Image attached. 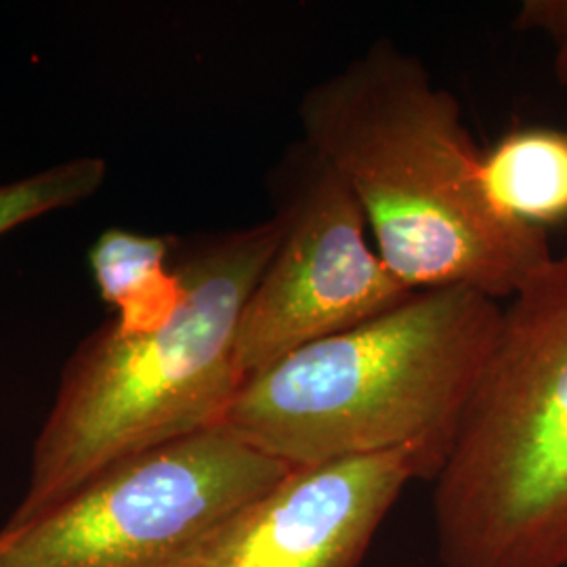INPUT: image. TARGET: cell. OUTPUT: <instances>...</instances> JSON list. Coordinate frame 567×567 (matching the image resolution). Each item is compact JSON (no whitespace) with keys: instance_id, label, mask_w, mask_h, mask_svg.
<instances>
[{"instance_id":"obj_1","label":"cell","mask_w":567,"mask_h":567,"mask_svg":"<svg viewBox=\"0 0 567 567\" xmlns=\"http://www.w3.org/2000/svg\"><path fill=\"white\" fill-rule=\"evenodd\" d=\"M303 142L349 185L383 264L412 288L511 299L553 259L547 231L487 196L458 100L393 41L301 95Z\"/></svg>"},{"instance_id":"obj_2","label":"cell","mask_w":567,"mask_h":567,"mask_svg":"<svg viewBox=\"0 0 567 567\" xmlns=\"http://www.w3.org/2000/svg\"><path fill=\"white\" fill-rule=\"evenodd\" d=\"M503 309L471 288L404 303L244 379L224 425L286 466L414 452L435 482L496 343Z\"/></svg>"},{"instance_id":"obj_3","label":"cell","mask_w":567,"mask_h":567,"mask_svg":"<svg viewBox=\"0 0 567 567\" xmlns=\"http://www.w3.org/2000/svg\"><path fill=\"white\" fill-rule=\"evenodd\" d=\"M278 234V224L267 219L177 240V313L140 334L102 326L79 347L34 444L30 486L7 527L58 507L107 466L224 425L243 385L236 344L244 307Z\"/></svg>"},{"instance_id":"obj_4","label":"cell","mask_w":567,"mask_h":567,"mask_svg":"<svg viewBox=\"0 0 567 567\" xmlns=\"http://www.w3.org/2000/svg\"><path fill=\"white\" fill-rule=\"evenodd\" d=\"M433 527L442 567H567V255L503 309Z\"/></svg>"},{"instance_id":"obj_5","label":"cell","mask_w":567,"mask_h":567,"mask_svg":"<svg viewBox=\"0 0 567 567\" xmlns=\"http://www.w3.org/2000/svg\"><path fill=\"white\" fill-rule=\"evenodd\" d=\"M290 466L225 425L152 447L0 529V567H198L213 536Z\"/></svg>"},{"instance_id":"obj_6","label":"cell","mask_w":567,"mask_h":567,"mask_svg":"<svg viewBox=\"0 0 567 567\" xmlns=\"http://www.w3.org/2000/svg\"><path fill=\"white\" fill-rule=\"evenodd\" d=\"M278 244L244 307V379L284 355L351 330L414 292L368 240L364 210L343 177L307 143H292L269 175Z\"/></svg>"},{"instance_id":"obj_7","label":"cell","mask_w":567,"mask_h":567,"mask_svg":"<svg viewBox=\"0 0 567 567\" xmlns=\"http://www.w3.org/2000/svg\"><path fill=\"white\" fill-rule=\"evenodd\" d=\"M414 480L425 473L408 450L290 466L213 536L198 567H360Z\"/></svg>"},{"instance_id":"obj_8","label":"cell","mask_w":567,"mask_h":567,"mask_svg":"<svg viewBox=\"0 0 567 567\" xmlns=\"http://www.w3.org/2000/svg\"><path fill=\"white\" fill-rule=\"evenodd\" d=\"M487 196L517 224L548 231L567 224V131L517 126L482 152Z\"/></svg>"},{"instance_id":"obj_9","label":"cell","mask_w":567,"mask_h":567,"mask_svg":"<svg viewBox=\"0 0 567 567\" xmlns=\"http://www.w3.org/2000/svg\"><path fill=\"white\" fill-rule=\"evenodd\" d=\"M177 240L107 229L91 248V269L103 301L116 307L122 334L163 328L179 309L183 284L173 267Z\"/></svg>"},{"instance_id":"obj_10","label":"cell","mask_w":567,"mask_h":567,"mask_svg":"<svg viewBox=\"0 0 567 567\" xmlns=\"http://www.w3.org/2000/svg\"><path fill=\"white\" fill-rule=\"evenodd\" d=\"M105 179L102 158H74L0 185V236L58 208L91 198Z\"/></svg>"},{"instance_id":"obj_11","label":"cell","mask_w":567,"mask_h":567,"mask_svg":"<svg viewBox=\"0 0 567 567\" xmlns=\"http://www.w3.org/2000/svg\"><path fill=\"white\" fill-rule=\"evenodd\" d=\"M555 74L557 81L561 82L567 89V34L557 41V58H555Z\"/></svg>"}]
</instances>
